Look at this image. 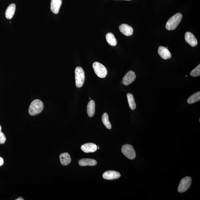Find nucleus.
Returning <instances> with one entry per match:
<instances>
[{"mask_svg": "<svg viewBox=\"0 0 200 200\" xmlns=\"http://www.w3.org/2000/svg\"><path fill=\"white\" fill-rule=\"evenodd\" d=\"M44 104L43 102L39 99L34 100L31 103L29 109V113L31 116L39 114L43 111Z\"/></svg>", "mask_w": 200, "mask_h": 200, "instance_id": "f257e3e1", "label": "nucleus"}, {"mask_svg": "<svg viewBox=\"0 0 200 200\" xmlns=\"http://www.w3.org/2000/svg\"><path fill=\"white\" fill-rule=\"evenodd\" d=\"M102 121L104 125L108 129H111V123L109 121L108 115L107 113H104L102 115Z\"/></svg>", "mask_w": 200, "mask_h": 200, "instance_id": "412c9836", "label": "nucleus"}, {"mask_svg": "<svg viewBox=\"0 0 200 200\" xmlns=\"http://www.w3.org/2000/svg\"><path fill=\"white\" fill-rule=\"evenodd\" d=\"M190 75L193 77H197L200 75V65H198L197 67L192 70L190 73Z\"/></svg>", "mask_w": 200, "mask_h": 200, "instance_id": "4be33fe9", "label": "nucleus"}, {"mask_svg": "<svg viewBox=\"0 0 200 200\" xmlns=\"http://www.w3.org/2000/svg\"><path fill=\"white\" fill-rule=\"evenodd\" d=\"M192 179L186 176L181 180L179 185L178 190L180 193H184L189 189L192 183Z\"/></svg>", "mask_w": 200, "mask_h": 200, "instance_id": "423d86ee", "label": "nucleus"}, {"mask_svg": "<svg viewBox=\"0 0 200 200\" xmlns=\"http://www.w3.org/2000/svg\"><path fill=\"white\" fill-rule=\"evenodd\" d=\"M158 53L161 58L165 60L170 59L172 57L171 54L168 48L162 46H160L159 48Z\"/></svg>", "mask_w": 200, "mask_h": 200, "instance_id": "9b49d317", "label": "nucleus"}, {"mask_svg": "<svg viewBox=\"0 0 200 200\" xmlns=\"http://www.w3.org/2000/svg\"><path fill=\"white\" fill-rule=\"evenodd\" d=\"M15 10H16V5L15 4H11L7 7L5 12V16L8 20H10L14 16Z\"/></svg>", "mask_w": 200, "mask_h": 200, "instance_id": "2eb2a0df", "label": "nucleus"}, {"mask_svg": "<svg viewBox=\"0 0 200 200\" xmlns=\"http://www.w3.org/2000/svg\"><path fill=\"white\" fill-rule=\"evenodd\" d=\"M121 151L123 154L129 159L133 160L135 158L136 152L132 145L129 144L124 145L122 146Z\"/></svg>", "mask_w": 200, "mask_h": 200, "instance_id": "39448f33", "label": "nucleus"}, {"mask_svg": "<svg viewBox=\"0 0 200 200\" xmlns=\"http://www.w3.org/2000/svg\"><path fill=\"white\" fill-rule=\"evenodd\" d=\"M59 158L61 164L64 166H66L70 163L71 159L68 153H63L59 156Z\"/></svg>", "mask_w": 200, "mask_h": 200, "instance_id": "dca6fc26", "label": "nucleus"}, {"mask_svg": "<svg viewBox=\"0 0 200 200\" xmlns=\"http://www.w3.org/2000/svg\"><path fill=\"white\" fill-rule=\"evenodd\" d=\"M75 78L76 86L78 88H80L83 86L85 80V74L81 67H76L75 70Z\"/></svg>", "mask_w": 200, "mask_h": 200, "instance_id": "7ed1b4c3", "label": "nucleus"}, {"mask_svg": "<svg viewBox=\"0 0 200 200\" xmlns=\"http://www.w3.org/2000/svg\"><path fill=\"white\" fill-rule=\"evenodd\" d=\"M23 198L21 197H19L18 199H16V200H24Z\"/></svg>", "mask_w": 200, "mask_h": 200, "instance_id": "393cba45", "label": "nucleus"}, {"mask_svg": "<svg viewBox=\"0 0 200 200\" xmlns=\"http://www.w3.org/2000/svg\"><path fill=\"white\" fill-rule=\"evenodd\" d=\"M121 32L127 36H131L133 34V29L131 26L126 24L121 25L119 27Z\"/></svg>", "mask_w": 200, "mask_h": 200, "instance_id": "f8f14e48", "label": "nucleus"}, {"mask_svg": "<svg viewBox=\"0 0 200 200\" xmlns=\"http://www.w3.org/2000/svg\"><path fill=\"white\" fill-rule=\"evenodd\" d=\"M93 68L96 75L98 77L101 78H105L107 75V69L101 63L97 61L93 63Z\"/></svg>", "mask_w": 200, "mask_h": 200, "instance_id": "20e7f679", "label": "nucleus"}, {"mask_svg": "<svg viewBox=\"0 0 200 200\" xmlns=\"http://www.w3.org/2000/svg\"><path fill=\"white\" fill-rule=\"evenodd\" d=\"M200 92H198L193 94L188 99L187 102L189 104H191L200 101Z\"/></svg>", "mask_w": 200, "mask_h": 200, "instance_id": "6ab92c4d", "label": "nucleus"}, {"mask_svg": "<svg viewBox=\"0 0 200 200\" xmlns=\"http://www.w3.org/2000/svg\"><path fill=\"white\" fill-rule=\"evenodd\" d=\"M3 159L2 157H0V166H1L3 164Z\"/></svg>", "mask_w": 200, "mask_h": 200, "instance_id": "b1692460", "label": "nucleus"}, {"mask_svg": "<svg viewBox=\"0 0 200 200\" xmlns=\"http://www.w3.org/2000/svg\"><path fill=\"white\" fill-rule=\"evenodd\" d=\"M182 15L180 13H178L170 18L166 25L167 30H174L177 28L182 20Z\"/></svg>", "mask_w": 200, "mask_h": 200, "instance_id": "f03ea898", "label": "nucleus"}, {"mask_svg": "<svg viewBox=\"0 0 200 200\" xmlns=\"http://www.w3.org/2000/svg\"><path fill=\"white\" fill-rule=\"evenodd\" d=\"M107 43L111 46L114 47L117 45V40L115 36L111 33H109L106 36Z\"/></svg>", "mask_w": 200, "mask_h": 200, "instance_id": "a211bd4d", "label": "nucleus"}, {"mask_svg": "<svg viewBox=\"0 0 200 200\" xmlns=\"http://www.w3.org/2000/svg\"><path fill=\"white\" fill-rule=\"evenodd\" d=\"M61 3H62L61 0H51V9L52 12L54 14L58 13Z\"/></svg>", "mask_w": 200, "mask_h": 200, "instance_id": "ddd939ff", "label": "nucleus"}, {"mask_svg": "<svg viewBox=\"0 0 200 200\" xmlns=\"http://www.w3.org/2000/svg\"><path fill=\"white\" fill-rule=\"evenodd\" d=\"M127 97L130 108L132 110H134L136 108V104L134 96L131 93H128L127 94Z\"/></svg>", "mask_w": 200, "mask_h": 200, "instance_id": "aec40b11", "label": "nucleus"}, {"mask_svg": "<svg viewBox=\"0 0 200 200\" xmlns=\"http://www.w3.org/2000/svg\"><path fill=\"white\" fill-rule=\"evenodd\" d=\"M95 103L93 100H91L88 103L87 107V112L88 116L90 118L93 117L95 113Z\"/></svg>", "mask_w": 200, "mask_h": 200, "instance_id": "f3484780", "label": "nucleus"}, {"mask_svg": "<svg viewBox=\"0 0 200 200\" xmlns=\"http://www.w3.org/2000/svg\"><path fill=\"white\" fill-rule=\"evenodd\" d=\"M121 175L120 173L113 170H108L103 173V177L104 179L111 180L118 179Z\"/></svg>", "mask_w": 200, "mask_h": 200, "instance_id": "6e6552de", "label": "nucleus"}, {"mask_svg": "<svg viewBox=\"0 0 200 200\" xmlns=\"http://www.w3.org/2000/svg\"><path fill=\"white\" fill-rule=\"evenodd\" d=\"M2 127L0 125V144H3L5 143L6 140V138L5 134L1 131Z\"/></svg>", "mask_w": 200, "mask_h": 200, "instance_id": "5701e85b", "label": "nucleus"}, {"mask_svg": "<svg viewBox=\"0 0 200 200\" xmlns=\"http://www.w3.org/2000/svg\"><path fill=\"white\" fill-rule=\"evenodd\" d=\"M136 78L135 72L133 71L130 70L126 73L123 78V84L126 86L130 85L135 80Z\"/></svg>", "mask_w": 200, "mask_h": 200, "instance_id": "0eeeda50", "label": "nucleus"}, {"mask_svg": "<svg viewBox=\"0 0 200 200\" xmlns=\"http://www.w3.org/2000/svg\"><path fill=\"white\" fill-rule=\"evenodd\" d=\"M184 38L186 42L192 47H195L198 44V41L195 36L190 32L186 33Z\"/></svg>", "mask_w": 200, "mask_h": 200, "instance_id": "9d476101", "label": "nucleus"}, {"mask_svg": "<svg viewBox=\"0 0 200 200\" xmlns=\"http://www.w3.org/2000/svg\"><path fill=\"white\" fill-rule=\"evenodd\" d=\"M97 161L92 159L84 158L79 161V164L80 166H94L97 164Z\"/></svg>", "mask_w": 200, "mask_h": 200, "instance_id": "4468645a", "label": "nucleus"}, {"mask_svg": "<svg viewBox=\"0 0 200 200\" xmlns=\"http://www.w3.org/2000/svg\"><path fill=\"white\" fill-rule=\"evenodd\" d=\"M82 151L84 152L88 153L94 152L97 150V147L93 143H86L82 145L81 147Z\"/></svg>", "mask_w": 200, "mask_h": 200, "instance_id": "1a4fd4ad", "label": "nucleus"}, {"mask_svg": "<svg viewBox=\"0 0 200 200\" xmlns=\"http://www.w3.org/2000/svg\"><path fill=\"white\" fill-rule=\"evenodd\" d=\"M126 1H130V0H126Z\"/></svg>", "mask_w": 200, "mask_h": 200, "instance_id": "a878e982", "label": "nucleus"}]
</instances>
